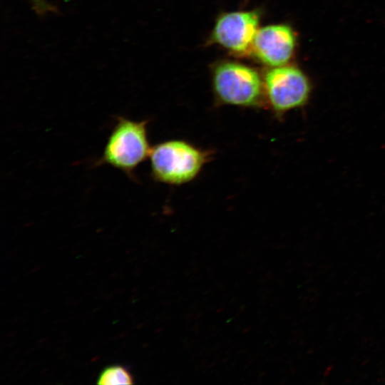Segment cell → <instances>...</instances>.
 Masks as SVG:
<instances>
[{
	"label": "cell",
	"mask_w": 385,
	"mask_h": 385,
	"mask_svg": "<svg viewBox=\"0 0 385 385\" xmlns=\"http://www.w3.org/2000/svg\"><path fill=\"white\" fill-rule=\"evenodd\" d=\"M263 83L266 107L279 120L291 111L305 108L314 88L309 75L292 63L269 68Z\"/></svg>",
	"instance_id": "3957f363"
},
{
	"label": "cell",
	"mask_w": 385,
	"mask_h": 385,
	"mask_svg": "<svg viewBox=\"0 0 385 385\" xmlns=\"http://www.w3.org/2000/svg\"><path fill=\"white\" fill-rule=\"evenodd\" d=\"M213 156L205 150L181 139L163 141L152 147L149 158L150 175L157 182L180 185L195 179Z\"/></svg>",
	"instance_id": "6da1fadb"
},
{
	"label": "cell",
	"mask_w": 385,
	"mask_h": 385,
	"mask_svg": "<svg viewBox=\"0 0 385 385\" xmlns=\"http://www.w3.org/2000/svg\"><path fill=\"white\" fill-rule=\"evenodd\" d=\"M34 11L38 15H45L48 13L56 12V8L46 0H29Z\"/></svg>",
	"instance_id": "ba28073f"
},
{
	"label": "cell",
	"mask_w": 385,
	"mask_h": 385,
	"mask_svg": "<svg viewBox=\"0 0 385 385\" xmlns=\"http://www.w3.org/2000/svg\"><path fill=\"white\" fill-rule=\"evenodd\" d=\"M212 87L218 105L266 108L263 76L247 65L231 61L217 63L212 73Z\"/></svg>",
	"instance_id": "7a4b0ae2"
},
{
	"label": "cell",
	"mask_w": 385,
	"mask_h": 385,
	"mask_svg": "<svg viewBox=\"0 0 385 385\" xmlns=\"http://www.w3.org/2000/svg\"><path fill=\"white\" fill-rule=\"evenodd\" d=\"M148 123L146 120L137 121L118 116L96 165L107 164L132 178L135 170L149 157L152 148Z\"/></svg>",
	"instance_id": "277c9868"
},
{
	"label": "cell",
	"mask_w": 385,
	"mask_h": 385,
	"mask_svg": "<svg viewBox=\"0 0 385 385\" xmlns=\"http://www.w3.org/2000/svg\"><path fill=\"white\" fill-rule=\"evenodd\" d=\"M298 36L287 24L260 27L254 39L251 53L269 68L292 63L297 54Z\"/></svg>",
	"instance_id": "8992f818"
},
{
	"label": "cell",
	"mask_w": 385,
	"mask_h": 385,
	"mask_svg": "<svg viewBox=\"0 0 385 385\" xmlns=\"http://www.w3.org/2000/svg\"><path fill=\"white\" fill-rule=\"evenodd\" d=\"M258 10L224 13L217 19L211 33V41L233 54L251 53L252 43L260 29Z\"/></svg>",
	"instance_id": "5b68a950"
},
{
	"label": "cell",
	"mask_w": 385,
	"mask_h": 385,
	"mask_svg": "<svg viewBox=\"0 0 385 385\" xmlns=\"http://www.w3.org/2000/svg\"><path fill=\"white\" fill-rule=\"evenodd\" d=\"M98 384H133V377L130 371L120 365H113L106 368L101 373L97 382Z\"/></svg>",
	"instance_id": "52a82bcc"
}]
</instances>
